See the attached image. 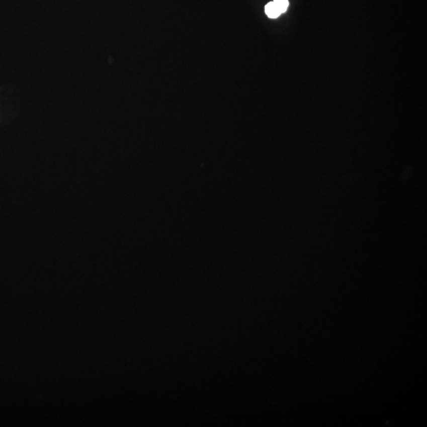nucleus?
Segmentation results:
<instances>
[{
	"label": "nucleus",
	"instance_id": "nucleus-1",
	"mask_svg": "<svg viewBox=\"0 0 427 427\" xmlns=\"http://www.w3.org/2000/svg\"><path fill=\"white\" fill-rule=\"evenodd\" d=\"M265 13L268 15V17L270 18V19H277L281 15V13L279 12L277 7L276 6V4H274L273 2L268 3L265 6Z\"/></svg>",
	"mask_w": 427,
	"mask_h": 427
},
{
	"label": "nucleus",
	"instance_id": "nucleus-2",
	"mask_svg": "<svg viewBox=\"0 0 427 427\" xmlns=\"http://www.w3.org/2000/svg\"><path fill=\"white\" fill-rule=\"evenodd\" d=\"M273 3L276 4V6L281 14L285 13L288 9V0H274Z\"/></svg>",
	"mask_w": 427,
	"mask_h": 427
}]
</instances>
